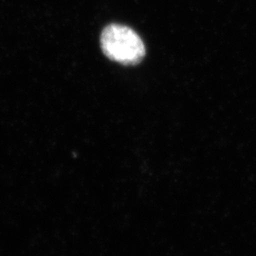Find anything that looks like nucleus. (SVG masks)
<instances>
[{
  "label": "nucleus",
  "mask_w": 256,
  "mask_h": 256,
  "mask_svg": "<svg viewBox=\"0 0 256 256\" xmlns=\"http://www.w3.org/2000/svg\"><path fill=\"white\" fill-rule=\"evenodd\" d=\"M101 46L106 57L120 64H138L146 55V46L137 32L118 24L104 28Z\"/></svg>",
  "instance_id": "1"
}]
</instances>
